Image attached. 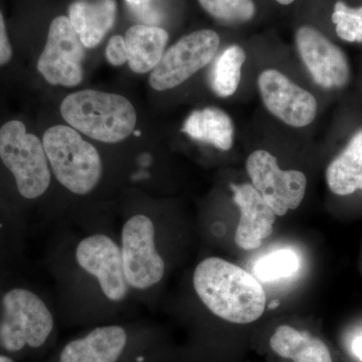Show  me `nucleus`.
Masks as SVG:
<instances>
[{"mask_svg": "<svg viewBox=\"0 0 362 362\" xmlns=\"http://www.w3.org/2000/svg\"><path fill=\"white\" fill-rule=\"evenodd\" d=\"M194 287L202 303L228 322L258 320L266 308V293L258 279L221 258H207L194 274Z\"/></svg>", "mask_w": 362, "mask_h": 362, "instance_id": "nucleus-1", "label": "nucleus"}, {"mask_svg": "<svg viewBox=\"0 0 362 362\" xmlns=\"http://www.w3.org/2000/svg\"><path fill=\"white\" fill-rule=\"evenodd\" d=\"M61 114L71 128L104 143L122 141L137 123V114L129 100L95 90H78L66 96Z\"/></svg>", "mask_w": 362, "mask_h": 362, "instance_id": "nucleus-2", "label": "nucleus"}, {"mask_svg": "<svg viewBox=\"0 0 362 362\" xmlns=\"http://www.w3.org/2000/svg\"><path fill=\"white\" fill-rule=\"evenodd\" d=\"M49 168L73 194L85 195L96 188L103 173L97 149L71 126H52L42 136Z\"/></svg>", "mask_w": 362, "mask_h": 362, "instance_id": "nucleus-3", "label": "nucleus"}, {"mask_svg": "<svg viewBox=\"0 0 362 362\" xmlns=\"http://www.w3.org/2000/svg\"><path fill=\"white\" fill-rule=\"evenodd\" d=\"M0 161L23 199H37L47 192L52 173L44 144L21 119L0 125Z\"/></svg>", "mask_w": 362, "mask_h": 362, "instance_id": "nucleus-4", "label": "nucleus"}, {"mask_svg": "<svg viewBox=\"0 0 362 362\" xmlns=\"http://www.w3.org/2000/svg\"><path fill=\"white\" fill-rule=\"evenodd\" d=\"M0 346L18 352L25 346H42L54 329V317L37 295L23 288L9 290L2 298Z\"/></svg>", "mask_w": 362, "mask_h": 362, "instance_id": "nucleus-5", "label": "nucleus"}, {"mask_svg": "<svg viewBox=\"0 0 362 362\" xmlns=\"http://www.w3.org/2000/svg\"><path fill=\"white\" fill-rule=\"evenodd\" d=\"M220 44V35L211 30H197L181 37L164 52L150 74L152 89L162 92L178 87L213 61Z\"/></svg>", "mask_w": 362, "mask_h": 362, "instance_id": "nucleus-6", "label": "nucleus"}, {"mask_svg": "<svg viewBox=\"0 0 362 362\" xmlns=\"http://www.w3.org/2000/svg\"><path fill=\"white\" fill-rule=\"evenodd\" d=\"M85 47L66 16L52 21L37 70L49 85L76 87L83 80Z\"/></svg>", "mask_w": 362, "mask_h": 362, "instance_id": "nucleus-7", "label": "nucleus"}, {"mask_svg": "<svg viewBox=\"0 0 362 362\" xmlns=\"http://www.w3.org/2000/svg\"><path fill=\"white\" fill-rule=\"evenodd\" d=\"M154 237L153 223L143 214L132 216L123 226L121 255L129 287L148 289L163 278L165 264L157 252Z\"/></svg>", "mask_w": 362, "mask_h": 362, "instance_id": "nucleus-8", "label": "nucleus"}, {"mask_svg": "<svg viewBox=\"0 0 362 362\" xmlns=\"http://www.w3.org/2000/svg\"><path fill=\"white\" fill-rule=\"evenodd\" d=\"M247 173L252 185L261 194L276 216L296 209L306 194L307 178L299 170H282L275 156L256 150L247 157Z\"/></svg>", "mask_w": 362, "mask_h": 362, "instance_id": "nucleus-9", "label": "nucleus"}, {"mask_svg": "<svg viewBox=\"0 0 362 362\" xmlns=\"http://www.w3.org/2000/svg\"><path fill=\"white\" fill-rule=\"evenodd\" d=\"M263 103L272 115L292 127H305L313 122L318 109L315 97L274 69L265 70L258 78Z\"/></svg>", "mask_w": 362, "mask_h": 362, "instance_id": "nucleus-10", "label": "nucleus"}, {"mask_svg": "<svg viewBox=\"0 0 362 362\" xmlns=\"http://www.w3.org/2000/svg\"><path fill=\"white\" fill-rule=\"evenodd\" d=\"M296 45L300 58L314 82L324 89H341L349 82L350 69L346 54L315 28H298Z\"/></svg>", "mask_w": 362, "mask_h": 362, "instance_id": "nucleus-11", "label": "nucleus"}, {"mask_svg": "<svg viewBox=\"0 0 362 362\" xmlns=\"http://www.w3.org/2000/svg\"><path fill=\"white\" fill-rule=\"evenodd\" d=\"M76 259L83 270L97 279L102 292L110 301L125 299L129 285L124 274L121 249L111 238L94 235L81 240Z\"/></svg>", "mask_w": 362, "mask_h": 362, "instance_id": "nucleus-12", "label": "nucleus"}, {"mask_svg": "<svg viewBox=\"0 0 362 362\" xmlns=\"http://www.w3.org/2000/svg\"><path fill=\"white\" fill-rule=\"evenodd\" d=\"M233 202L239 206L240 218L235 243L243 250L259 249L264 240L273 233L276 214L261 194L250 183L230 185Z\"/></svg>", "mask_w": 362, "mask_h": 362, "instance_id": "nucleus-13", "label": "nucleus"}, {"mask_svg": "<svg viewBox=\"0 0 362 362\" xmlns=\"http://www.w3.org/2000/svg\"><path fill=\"white\" fill-rule=\"evenodd\" d=\"M127 343L120 326H104L73 340L62 351L59 362H116Z\"/></svg>", "mask_w": 362, "mask_h": 362, "instance_id": "nucleus-14", "label": "nucleus"}, {"mask_svg": "<svg viewBox=\"0 0 362 362\" xmlns=\"http://www.w3.org/2000/svg\"><path fill=\"white\" fill-rule=\"evenodd\" d=\"M116 13L115 0H97L95 2L81 0L71 4L69 9V20L84 47L93 49L113 28Z\"/></svg>", "mask_w": 362, "mask_h": 362, "instance_id": "nucleus-15", "label": "nucleus"}, {"mask_svg": "<svg viewBox=\"0 0 362 362\" xmlns=\"http://www.w3.org/2000/svg\"><path fill=\"white\" fill-rule=\"evenodd\" d=\"M169 35L160 26L137 25L126 32L128 64L137 74L152 71L161 61Z\"/></svg>", "mask_w": 362, "mask_h": 362, "instance_id": "nucleus-16", "label": "nucleus"}, {"mask_svg": "<svg viewBox=\"0 0 362 362\" xmlns=\"http://www.w3.org/2000/svg\"><path fill=\"white\" fill-rule=\"evenodd\" d=\"M182 131L192 139L225 151L233 147L235 126L232 118L216 107L192 112L185 120Z\"/></svg>", "mask_w": 362, "mask_h": 362, "instance_id": "nucleus-17", "label": "nucleus"}, {"mask_svg": "<svg viewBox=\"0 0 362 362\" xmlns=\"http://www.w3.org/2000/svg\"><path fill=\"white\" fill-rule=\"evenodd\" d=\"M326 181L333 194L344 197L362 190V129L328 165Z\"/></svg>", "mask_w": 362, "mask_h": 362, "instance_id": "nucleus-18", "label": "nucleus"}, {"mask_svg": "<svg viewBox=\"0 0 362 362\" xmlns=\"http://www.w3.org/2000/svg\"><path fill=\"white\" fill-rule=\"evenodd\" d=\"M270 344L278 356L294 362H332L329 349L322 340L291 326L278 327Z\"/></svg>", "mask_w": 362, "mask_h": 362, "instance_id": "nucleus-19", "label": "nucleus"}, {"mask_svg": "<svg viewBox=\"0 0 362 362\" xmlns=\"http://www.w3.org/2000/svg\"><path fill=\"white\" fill-rule=\"evenodd\" d=\"M246 59V52L238 45L226 47L216 58L209 78L211 89L216 96L228 98L237 92Z\"/></svg>", "mask_w": 362, "mask_h": 362, "instance_id": "nucleus-20", "label": "nucleus"}, {"mask_svg": "<svg viewBox=\"0 0 362 362\" xmlns=\"http://www.w3.org/2000/svg\"><path fill=\"white\" fill-rule=\"evenodd\" d=\"M301 265L299 255L292 249H280L261 257L255 263V277L262 282H274L295 275Z\"/></svg>", "mask_w": 362, "mask_h": 362, "instance_id": "nucleus-21", "label": "nucleus"}, {"mask_svg": "<svg viewBox=\"0 0 362 362\" xmlns=\"http://www.w3.org/2000/svg\"><path fill=\"white\" fill-rule=\"evenodd\" d=\"M202 8L223 25L247 23L256 14L252 0H199Z\"/></svg>", "mask_w": 362, "mask_h": 362, "instance_id": "nucleus-22", "label": "nucleus"}, {"mask_svg": "<svg viewBox=\"0 0 362 362\" xmlns=\"http://www.w3.org/2000/svg\"><path fill=\"white\" fill-rule=\"evenodd\" d=\"M340 39L349 42H362V6L351 8L339 0L331 16Z\"/></svg>", "mask_w": 362, "mask_h": 362, "instance_id": "nucleus-23", "label": "nucleus"}, {"mask_svg": "<svg viewBox=\"0 0 362 362\" xmlns=\"http://www.w3.org/2000/svg\"><path fill=\"white\" fill-rule=\"evenodd\" d=\"M160 0H125L130 13L145 25L158 26L163 18Z\"/></svg>", "mask_w": 362, "mask_h": 362, "instance_id": "nucleus-24", "label": "nucleus"}, {"mask_svg": "<svg viewBox=\"0 0 362 362\" xmlns=\"http://www.w3.org/2000/svg\"><path fill=\"white\" fill-rule=\"evenodd\" d=\"M107 61L112 66H120L128 63V52L125 40L121 35H114L106 47Z\"/></svg>", "mask_w": 362, "mask_h": 362, "instance_id": "nucleus-25", "label": "nucleus"}, {"mask_svg": "<svg viewBox=\"0 0 362 362\" xmlns=\"http://www.w3.org/2000/svg\"><path fill=\"white\" fill-rule=\"evenodd\" d=\"M14 58L13 45L9 39L4 14L0 11V70L13 63Z\"/></svg>", "mask_w": 362, "mask_h": 362, "instance_id": "nucleus-26", "label": "nucleus"}, {"mask_svg": "<svg viewBox=\"0 0 362 362\" xmlns=\"http://www.w3.org/2000/svg\"><path fill=\"white\" fill-rule=\"evenodd\" d=\"M352 351L354 356L362 361V337L356 338L352 342Z\"/></svg>", "mask_w": 362, "mask_h": 362, "instance_id": "nucleus-27", "label": "nucleus"}, {"mask_svg": "<svg viewBox=\"0 0 362 362\" xmlns=\"http://www.w3.org/2000/svg\"><path fill=\"white\" fill-rule=\"evenodd\" d=\"M276 1L279 2L280 4H283V6H289V4H293L295 0H276Z\"/></svg>", "mask_w": 362, "mask_h": 362, "instance_id": "nucleus-28", "label": "nucleus"}, {"mask_svg": "<svg viewBox=\"0 0 362 362\" xmlns=\"http://www.w3.org/2000/svg\"><path fill=\"white\" fill-rule=\"evenodd\" d=\"M0 362H16L6 356H0Z\"/></svg>", "mask_w": 362, "mask_h": 362, "instance_id": "nucleus-29", "label": "nucleus"}, {"mask_svg": "<svg viewBox=\"0 0 362 362\" xmlns=\"http://www.w3.org/2000/svg\"><path fill=\"white\" fill-rule=\"evenodd\" d=\"M278 305H279L278 301L272 302V303L270 305H269V309L276 308V307H277Z\"/></svg>", "mask_w": 362, "mask_h": 362, "instance_id": "nucleus-30", "label": "nucleus"}]
</instances>
